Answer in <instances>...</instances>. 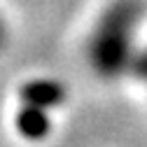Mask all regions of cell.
<instances>
[{
    "instance_id": "1",
    "label": "cell",
    "mask_w": 147,
    "mask_h": 147,
    "mask_svg": "<svg viewBox=\"0 0 147 147\" xmlns=\"http://www.w3.org/2000/svg\"><path fill=\"white\" fill-rule=\"evenodd\" d=\"M16 126H19V131L26 136V138H40L45 131H47V121L42 119L40 112H35V110H24L19 112V119H16Z\"/></svg>"
}]
</instances>
